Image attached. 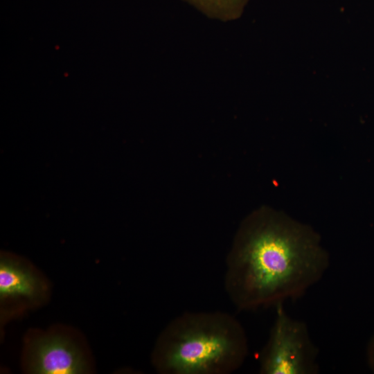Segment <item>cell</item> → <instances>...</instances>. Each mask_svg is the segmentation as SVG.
Here are the masks:
<instances>
[{"mask_svg":"<svg viewBox=\"0 0 374 374\" xmlns=\"http://www.w3.org/2000/svg\"><path fill=\"white\" fill-rule=\"evenodd\" d=\"M329 264L311 227L262 210L246 219L235 236L226 260L224 290L240 310L276 308L303 296Z\"/></svg>","mask_w":374,"mask_h":374,"instance_id":"obj_1","label":"cell"},{"mask_svg":"<svg viewBox=\"0 0 374 374\" xmlns=\"http://www.w3.org/2000/svg\"><path fill=\"white\" fill-rule=\"evenodd\" d=\"M248 354L247 333L233 315L185 312L160 333L152 362L161 374H230L242 366Z\"/></svg>","mask_w":374,"mask_h":374,"instance_id":"obj_2","label":"cell"},{"mask_svg":"<svg viewBox=\"0 0 374 374\" xmlns=\"http://www.w3.org/2000/svg\"><path fill=\"white\" fill-rule=\"evenodd\" d=\"M275 320L258 355L261 374H315L318 349L305 323L292 318L283 304L276 307Z\"/></svg>","mask_w":374,"mask_h":374,"instance_id":"obj_3","label":"cell"},{"mask_svg":"<svg viewBox=\"0 0 374 374\" xmlns=\"http://www.w3.org/2000/svg\"><path fill=\"white\" fill-rule=\"evenodd\" d=\"M30 371L36 374H78L87 364L78 348L61 337L42 338L32 348Z\"/></svg>","mask_w":374,"mask_h":374,"instance_id":"obj_4","label":"cell"},{"mask_svg":"<svg viewBox=\"0 0 374 374\" xmlns=\"http://www.w3.org/2000/svg\"><path fill=\"white\" fill-rule=\"evenodd\" d=\"M41 280L18 262L1 258L0 261V298L25 297L33 300L43 292Z\"/></svg>","mask_w":374,"mask_h":374,"instance_id":"obj_5","label":"cell"},{"mask_svg":"<svg viewBox=\"0 0 374 374\" xmlns=\"http://www.w3.org/2000/svg\"><path fill=\"white\" fill-rule=\"evenodd\" d=\"M207 17L226 21L237 17L247 0H183Z\"/></svg>","mask_w":374,"mask_h":374,"instance_id":"obj_6","label":"cell"},{"mask_svg":"<svg viewBox=\"0 0 374 374\" xmlns=\"http://www.w3.org/2000/svg\"><path fill=\"white\" fill-rule=\"evenodd\" d=\"M367 356L369 365L374 371V334L368 344Z\"/></svg>","mask_w":374,"mask_h":374,"instance_id":"obj_7","label":"cell"}]
</instances>
